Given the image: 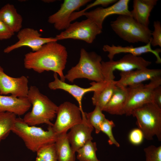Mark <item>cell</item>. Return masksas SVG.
Masks as SVG:
<instances>
[{
	"label": "cell",
	"instance_id": "6da1fadb",
	"mask_svg": "<svg viewBox=\"0 0 161 161\" xmlns=\"http://www.w3.org/2000/svg\"><path fill=\"white\" fill-rule=\"evenodd\" d=\"M66 48L57 41L47 43L38 50L30 52L24 55V67L32 69L39 73L45 71H52L58 75L60 80L65 82L63 71L67 61Z\"/></svg>",
	"mask_w": 161,
	"mask_h": 161
},
{
	"label": "cell",
	"instance_id": "7a4b0ae2",
	"mask_svg": "<svg viewBox=\"0 0 161 161\" xmlns=\"http://www.w3.org/2000/svg\"><path fill=\"white\" fill-rule=\"evenodd\" d=\"M27 97L32 108L24 115V121L30 126L46 124L52 126L51 121L56 115L58 106L35 86L29 88Z\"/></svg>",
	"mask_w": 161,
	"mask_h": 161
},
{
	"label": "cell",
	"instance_id": "3957f363",
	"mask_svg": "<svg viewBox=\"0 0 161 161\" xmlns=\"http://www.w3.org/2000/svg\"><path fill=\"white\" fill-rule=\"evenodd\" d=\"M12 131L20 138L26 147L36 152L43 146L55 143L57 135L52 126H49L47 130L36 126L28 125L20 117H16Z\"/></svg>",
	"mask_w": 161,
	"mask_h": 161
},
{
	"label": "cell",
	"instance_id": "277c9868",
	"mask_svg": "<svg viewBox=\"0 0 161 161\" xmlns=\"http://www.w3.org/2000/svg\"><path fill=\"white\" fill-rule=\"evenodd\" d=\"M101 56L95 52L81 49L78 63L69 70L65 79L73 82L75 79L84 78L96 82L105 81L101 68Z\"/></svg>",
	"mask_w": 161,
	"mask_h": 161
},
{
	"label": "cell",
	"instance_id": "5b68a950",
	"mask_svg": "<svg viewBox=\"0 0 161 161\" xmlns=\"http://www.w3.org/2000/svg\"><path fill=\"white\" fill-rule=\"evenodd\" d=\"M131 115L136 118V124L144 138L151 140L156 136L161 141V108L154 103H149L134 110Z\"/></svg>",
	"mask_w": 161,
	"mask_h": 161
},
{
	"label": "cell",
	"instance_id": "8992f818",
	"mask_svg": "<svg viewBox=\"0 0 161 161\" xmlns=\"http://www.w3.org/2000/svg\"><path fill=\"white\" fill-rule=\"evenodd\" d=\"M114 31L120 38L129 43H148L151 38L152 32L130 16L120 15L111 22Z\"/></svg>",
	"mask_w": 161,
	"mask_h": 161
},
{
	"label": "cell",
	"instance_id": "52a82bcc",
	"mask_svg": "<svg viewBox=\"0 0 161 161\" xmlns=\"http://www.w3.org/2000/svg\"><path fill=\"white\" fill-rule=\"evenodd\" d=\"M161 85V77H155L148 84L143 83L127 87L128 95L124 109L127 116L131 115L132 111L143 105L154 103V89Z\"/></svg>",
	"mask_w": 161,
	"mask_h": 161
},
{
	"label": "cell",
	"instance_id": "ba28073f",
	"mask_svg": "<svg viewBox=\"0 0 161 161\" xmlns=\"http://www.w3.org/2000/svg\"><path fill=\"white\" fill-rule=\"evenodd\" d=\"M151 63V61L140 56L128 54L119 60H109L105 62L102 61V73L105 81L114 80L115 77L113 73L116 70L127 72L143 69L147 68Z\"/></svg>",
	"mask_w": 161,
	"mask_h": 161
},
{
	"label": "cell",
	"instance_id": "9c48e42d",
	"mask_svg": "<svg viewBox=\"0 0 161 161\" xmlns=\"http://www.w3.org/2000/svg\"><path fill=\"white\" fill-rule=\"evenodd\" d=\"M102 29L91 19L71 23L69 26L55 37L57 41L72 39L83 41L90 44L102 32Z\"/></svg>",
	"mask_w": 161,
	"mask_h": 161
},
{
	"label": "cell",
	"instance_id": "30bf717a",
	"mask_svg": "<svg viewBox=\"0 0 161 161\" xmlns=\"http://www.w3.org/2000/svg\"><path fill=\"white\" fill-rule=\"evenodd\" d=\"M56 115V119L52 127L57 135L67 133L73 126L82 121L79 106L69 102H65L58 106Z\"/></svg>",
	"mask_w": 161,
	"mask_h": 161
},
{
	"label": "cell",
	"instance_id": "8fae6325",
	"mask_svg": "<svg viewBox=\"0 0 161 161\" xmlns=\"http://www.w3.org/2000/svg\"><path fill=\"white\" fill-rule=\"evenodd\" d=\"M18 33L17 37L18 41L6 47L3 51L4 53H8L24 46L29 47L32 49V52H35L47 43L58 41L55 37H42V34L37 30L30 27L21 29Z\"/></svg>",
	"mask_w": 161,
	"mask_h": 161
},
{
	"label": "cell",
	"instance_id": "7c38bea8",
	"mask_svg": "<svg viewBox=\"0 0 161 161\" xmlns=\"http://www.w3.org/2000/svg\"><path fill=\"white\" fill-rule=\"evenodd\" d=\"M91 1L90 0H65L60 9L50 16L48 21L54 25L57 30H64L70 25V18L72 14L82 6Z\"/></svg>",
	"mask_w": 161,
	"mask_h": 161
},
{
	"label": "cell",
	"instance_id": "4fadbf2b",
	"mask_svg": "<svg viewBox=\"0 0 161 161\" xmlns=\"http://www.w3.org/2000/svg\"><path fill=\"white\" fill-rule=\"evenodd\" d=\"M28 79L22 75L14 78L7 75L0 66V94H10L17 97H27L29 88Z\"/></svg>",
	"mask_w": 161,
	"mask_h": 161
},
{
	"label": "cell",
	"instance_id": "5bb4252c",
	"mask_svg": "<svg viewBox=\"0 0 161 161\" xmlns=\"http://www.w3.org/2000/svg\"><path fill=\"white\" fill-rule=\"evenodd\" d=\"M58 74L54 73V80L48 84L49 88L51 90L60 89L64 90L71 95L77 101L81 114L84 112L82 105V100L84 95L89 92H95L101 89L105 84L106 81L100 82H93L90 83L91 86L88 88H83L75 84H70L63 82L59 79Z\"/></svg>",
	"mask_w": 161,
	"mask_h": 161
},
{
	"label": "cell",
	"instance_id": "9a60e30c",
	"mask_svg": "<svg viewBox=\"0 0 161 161\" xmlns=\"http://www.w3.org/2000/svg\"><path fill=\"white\" fill-rule=\"evenodd\" d=\"M129 0L117 1L112 5L106 8L99 7L88 12H85L83 16L91 19L102 29L103 24L108 16L114 14L131 16L129 9Z\"/></svg>",
	"mask_w": 161,
	"mask_h": 161
},
{
	"label": "cell",
	"instance_id": "2e32d148",
	"mask_svg": "<svg viewBox=\"0 0 161 161\" xmlns=\"http://www.w3.org/2000/svg\"><path fill=\"white\" fill-rule=\"evenodd\" d=\"M81 115V122L73 126L67 133L68 141L75 153L93 140L91 134L94 128L87 120L85 112L82 113Z\"/></svg>",
	"mask_w": 161,
	"mask_h": 161
},
{
	"label": "cell",
	"instance_id": "e0dca14e",
	"mask_svg": "<svg viewBox=\"0 0 161 161\" xmlns=\"http://www.w3.org/2000/svg\"><path fill=\"white\" fill-rule=\"evenodd\" d=\"M120 79L116 81V85L118 87H126L150 80L154 78L161 76L160 69H149L147 68L121 72Z\"/></svg>",
	"mask_w": 161,
	"mask_h": 161
},
{
	"label": "cell",
	"instance_id": "ac0fdd59",
	"mask_svg": "<svg viewBox=\"0 0 161 161\" xmlns=\"http://www.w3.org/2000/svg\"><path fill=\"white\" fill-rule=\"evenodd\" d=\"M146 45L140 47H134L132 45L123 47L120 46H115L112 44L110 46L108 44L104 45L103 49L105 52H107L108 54L107 57L110 60H113L114 56L120 53H127L133 55L140 56L141 55L145 53L151 52L156 56L157 64L161 63V58L159 55L161 52L160 49H153L151 47V41Z\"/></svg>",
	"mask_w": 161,
	"mask_h": 161
},
{
	"label": "cell",
	"instance_id": "d6986e66",
	"mask_svg": "<svg viewBox=\"0 0 161 161\" xmlns=\"http://www.w3.org/2000/svg\"><path fill=\"white\" fill-rule=\"evenodd\" d=\"M31 106L27 97L0 94V112H7L21 116L25 114Z\"/></svg>",
	"mask_w": 161,
	"mask_h": 161
},
{
	"label": "cell",
	"instance_id": "ffe728a7",
	"mask_svg": "<svg viewBox=\"0 0 161 161\" xmlns=\"http://www.w3.org/2000/svg\"><path fill=\"white\" fill-rule=\"evenodd\" d=\"M157 0H134L131 16L139 23L148 27L151 13L156 5Z\"/></svg>",
	"mask_w": 161,
	"mask_h": 161
},
{
	"label": "cell",
	"instance_id": "44dd1931",
	"mask_svg": "<svg viewBox=\"0 0 161 161\" xmlns=\"http://www.w3.org/2000/svg\"><path fill=\"white\" fill-rule=\"evenodd\" d=\"M127 95V87L117 86L111 98L103 111L111 114H124Z\"/></svg>",
	"mask_w": 161,
	"mask_h": 161
},
{
	"label": "cell",
	"instance_id": "7402d4cb",
	"mask_svg": "<svg viewBox=\"0 0 161 161\" xmlns=\"http://www.w3.org/2000/svg\"><path fill=\"white\" fill-rule=\"evenodd\" d=\"M0 20L14 33L22 28L23 18L12 4L7 3L0 9Z\"/></svg>",
	"mask_w": 161,
	"mask_h": 161
},
{
	"label": "cell",
	"instance_id": "603a6c76",
	"mask_svg": "<svg viewBox=\"0 0 161 161\" xmlns=\"http://www.w3.org/2000/svg\"><path fill=\"white\" fill-rule=\"evenodd\" d=\"M55 144L58 161H75V153L68 141L67 133L57 135Z\"/></svg>",
	"mask_w": 161,
	"mask_h": 161
},
{
	"label": "cell",
	"instance_id": "cb8c5ba5",
	"mask_svg": "<svg viewBox=\"0 0 161 161\" xmlns=\"http://www.w3.org/2000/svg\"><path fill=\"white\" fill-rule=\"evenodd\" d=\"M116 86V81H106L105 85L101 89L94 92L92 98L93 105L98 106L103 111L111 98Z\"/></svg>",
	"mask_w": 161,
	"mask_h": 161
},
{
	"label": "cell",
	"instance_id": "d4e9b609",
	"mask_svg": "<svg viewBox=\"0 0 161 161\" xmlns=\"http://www.w3.org/2000/svg\"><path fill=\"white\" fill-rule=\"evenodd\" d=\"M16 115L7 112H0V143L9 135L14 126Z\"/></svg>",
	"mask_w": 161,
	"mask_h": 161
},
{
	"label": "cell",
	"instance_id": "484cf974",
	"mask_svg": "<svg viewBox=\"0 0 161 161\" xmlns=\"http://www.w3.org/2000/svg\"><path fill=\"white\" fill-rule=\"evenodd\" d=\"M97 150L96 143L89 141L77 151V158L79 161H100L96 156Z\"/></svg>",
	"mask_w": 161,
	"mask_h": 161
},
{
	"label": "cell",
	"instance_id": "4316f807",
	"mask_svg": "<svg viewBox=\"0 0 161 161\" xmlns=\"http://www.w3.org/2000/svg\"><path fill=\"white\" fill-rule=\"evenodd\" d=\"M95 106L93 111L85 114L87 120L98 134L101 131V126L106 118L101 109L98 106Z\"/></svg>",
	"mask_w": 161,
	"mask_h": 161
},
{
	"label": "cell",
	"instance_id": "83f0119b",
	"mask_svg": "<svg viewBox=\"0 0 161 161\" xmlns=\"http://www.w3.org/2000/svg\"><path fill=\"white\" fill-rule=\"evenodd\" d=\"M36 153L35 161H58L55 143L43 146Z\"/></svg>",
	"mask_w": 161,
	"mask_h": 161
},
{
	"label": "cell",
	"instance_id": "f1b7e54d",
	"mask_svg": "<svg viewBox=\"0 0 161 161\" xmlns=\"http://www.w3.org/2000/svg\"><path fill=\"white\" fill-rule=\"evenodd\" d=\"M115 126V124L112 120H110L106 118L101 125L100 131L105 134L108 137V142L109 145H114L119 147L120 146V144L115 139L112 133V129Z\"/></svg>",
	"mask_w": 161,
	"mask_h": 161
},
{
	"label": "cell",
	"instance_id": "f546056e",
	"mask_svg": "<svg viewBox=\"0 0 161 161\" xmlns=\"http://www.w3.org/2000/svg\"><path fill=\"white\" fill-rule=\"evenodd\" d=\"M145 161H161V145H151L144 149Z\"/></svg>",
	"mask_w": 161,
	"mask_h": 161
},
{
	"label": "cell",
	"instance_id": "4dcf8cb0",
	"mask_svg": "<svg viewBox=\"0 0 161 161\" xmlns=\"http://www.w3.org/2000/svg\"><path fill=\"white\" fill-rule=\"evenodd\" d=\"M153 26L154 29L151 33V45L154 47H161V25L158 21H154Z\"/></svg>",
	"mask_w": 161,
	"mask_h": 161
},
{
	"label": "cell",
	"instance_id": "1f68e13d",
	"mask_svg": "<svg viewBox=\"0 0 161 161\" xmlns=\"http://www.w3.org/2000/svg\"><path fill=\"white\" fill-rule=\"evenodd\" d=\"M144 138L143 133L139 128L133 129L130 131L129 135V141L135 145H138L141 144Z\"/></svg>",
	"mask_w": 161,
	"mask_h": 161
},
{
	"label": "cell",
	"instance_id": "d6a6232c",
	"mask_svg": "<svg viewBox=\"0 0 161 161\" xmlns=\"http://www.w3.org/2000/svg\"><path fill=\"white\" fill-rule=\"evenodd\" d=\"M102 4L103 2L101 0H96L93 2L88 4L83 10L77 12H74L72 14L70 17V22L83 16V14L87 10L96 6L102 5Z\"/></svg>",
	"mask_w": 161,
	"mask_h": 161
},
{
	"label": "cell",
	"instance_id": "836d02e7",
	"mask_svg": "<svg viewBox=\"0 0 161 161\" xmlns=\"http://www.w3.org/2000/svg\"><path fill=\"white\" fill-rule=\"evenodd\" d=\"M15 33L0 20V40L10 38Z\"/></svg>",
	"mask_w": 161,
	"mask_h": 161
},
{
	"label": "cell",
	"instance_id": "e575fe53",
	"mask_svg": "<svg viewBox=\"0 0 161 161\" xmlns=\"http://www.w3.org/2000/svg\"><path fill=\"white\" fill-rule=\"evenodd\" d=\"M153 102L159 107L161 108V86H159L155 88L153 92Z\"/></svg>",
	"mask_w": 161,
	"mask_h": 161
},
{
	"label": "cell",
	"instance_id": "d590c367",
	"mask_svg": "<svg viewBox=\"0 0 161 161\" xmlns=\"http://www.w3.org/2000/svg\"><path fill=\"white\" fill-rule=\"evenodd\" d=\"M42 1L44 2H46V3H50V2H53L54 1H55L54 0H42Z\"/></svg>",
	"mask_w": 161,
	"mask_h": 161
}]
</instances>
